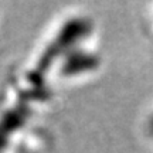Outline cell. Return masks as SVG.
<instances>
[{
    "label": "cell",
    "mask_w": 153,
    "mask_h": 153,
    "mask_svg": "<svg viewBox=\"0 0 153 153\" xmlns=\"http://www.w3.org/2000/svg\"><path fill=\"white\" fill-rule=\"evenodd\" d=\"M149 128H150V132L153 133V116H152V119H150V122H149Z\"/></svg>",
    "instance_id": "cell-1"
}]
</instances>
